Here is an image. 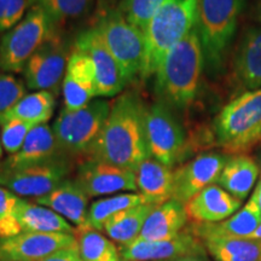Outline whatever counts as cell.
I'll use <instances>...</instances> for the list:
<instances>
[{
  "instance_id": "cb8c5ba5",
  "label": "cell",
  "mask_w": 261,
  "mask_h": 261,
  "mask_svg": "<svg viewBox=\"0 0 261 261\" xmlns=\"http://www.w3.org/2000/svg\"><path fill=\"white\" fill-rule=\"evenodd\" d=\"M136 178L138 192L146 203L160 205L172 200L173 169L158 160L151 156L144 160L137 168Z\"/></svg>"
},
{
  "instance_id": "277c9868",
  "label": "cell",
  "mask_w": 261,
  "mask_h": 261,
  "mask_svg": "<svg viewBox=\"0 0 261 261\" xmlns=\"http://www.w3.org/2000/svg\"><path fill=\"white\" fill-rule=\"evenodd\" d=\"M196 0H169L144 29L145 56L142 77L155 75L162 61L195 27Z\"/></svg>"
},
{
  "instance_id": "f1b7e54d",
  "label": "cell",
  "mask_w": 261,
  "mask_h": 261,
  "mask_svg": "<svg viewBox=\"0 0 261 261\" xmlns=\"http://www.w3.org/2000/svg\"><path fill=\"white\" fill-rule=\"evenodd\" d=\"M55 104V96L47 91L27 93L8 114L0 119V126L9 120H19L34 126L47 123L54 115Z\"/></svg>"
},
{
  "instance_id": "f35d334b",
  "label": "cell",
  "mask_w": 261,
  "mask_h": 261,
  "mask_svg": "<svg viewBox=\"0 0 261 261\" xmlns=\"http://www.w3.org/2000/svg\"><path fill=\"white\" fill-rule=\"evenodd\" d=\"M250 201H252L253 203L256 205V208L259 210L260 214H261V179H260V181L257 182L255 190H254L252 197H250Z\"/></svg>"
},
{
  "instance_id": "e0dca14e",
  "label": "cell",
  "mask_w": 261,
  "mask_h": 261,
  "mask_svg": "<svg viewBox=\"0 0 261 261\" xmlns=\"http://www.w3.org/2000/svg\"><path fill=\"white\" fill-rule=\"evenodd\" d=\"M64 108L76 110L98 97L97 76L93 62L86 54L76 48L71 50L65 69L63 84Z\"/></svg>"
},
{
  "instance_id": "4fadbf2b",
  "label": "cell",
  "mask_w": 261,
  "mask_h": 261,
  "mask_svg": "<svg viewBox=\"0 0 261 261\" xmlns=\"http://www.w3.org/2000/svg\"><path fill=\"white\" fill-rule=\"evenodd\" d=\"M74 48L86 54L93 62L98 97H114L127 86V79L116 58L93 27L84 29L74 40Z\"/></svg>"
},
{
  "instance_id": "3957f363",
  "label": "cell",
  "mask_w": 261,
  "mask_h": 261,
  "mask_svg": "<svg viewBox=\"0 0 261 261\" xmlns=\"http://www.w3.org/2000/svg\"><path fill=\"white\" fill-rule=\"evenodd\" d=\"M247 0H196L195 29L204 56V68L218 73L236 35Z\"/></svg>"
},
{
  "instance_id": "4316f807",
  "label": "cell",
  "mask_w": 261,
  "mask_h": 261,
  "mask_svg": "<svg viewBox=\"0 0 261 261\" xmlns=\"http://www.w3.org/2000/svg\"><path fill=\"white\" fill-rule=\"evenodd\" d=\"M156 205L143 203L121 211L110 217L103 225V232L120 246H126L139 237L148 215Z\"/></svg>"
},
{
  "instance_id": "8fae6325",
  "label": "cell",
  "mask_w": 261,
  "mask_h": 261,
  "mask_svg": "<svg viewBox=\"0 0 261 261\" xmlns=\"http://www.w3.org/2000/svg\"><path fill=\"white\" fill-rule=\"evenodd\" d=\"M71 169L68 158L23 168H0V185L19 197H33L35 200L67 180Z\"/></svg>"
},
{
  "instance_id": "d4e9b609",
  "label": "cell",
  "mask_w": 261,
  "mask_h": 261,
  "mask_svg": "<svg viewBox=\"0 0 261 261\" xmlns=\"http://www.w3.org/2000/svg\"><path fill=\"white\" fill-rule=\"evenodd\" d=\"M16 218L22 232L69 234L75 232L74 225L62 215L45 205L33 203L22 197L16 210Z\"/></svg>"
},
{
  "instance_id": "d6986e66",
  "label": "cell",
  "mask_w": 261,
  "mask_h": 261,
  "mask_svg": "<svg viewBox=\"0 0 261 261\" xmlns=\"http://www.w3.org/2000/svg\"><path fill=\"white\" fill-rule=\"evenodd\" d=\"M242 201L233 197L219 185H210L184 204L188 218L196 224H214L223 221L237 211Z\"/></svg>"
},
{
  "instance_id": "ee69618b",
  "label": "cell",
  "mask_w": 261,
  "mask_h": 261,
  "mask_svg": "<svg viewBox=\"0 0 261 261\" xmlns=\"http://www.w3.org/2000/svg\"><path fill=\"white\" fill-rule=\"evenodd\" d=\"M260 171H261V158H260Z\"/></svg>"
},
{
  "instance_id": "d6a6232c",
  "label": "cell",
  "mask_w": 261,
  "mask_h": 261,
  "mask_svg": "<svg viewBox=\"0 0 261 261\" xmlns=\"http://www.w3.org/2000/svg\"><path fill=\"white\" fill-rule=\"evenodd\" d=\"M169 0H122L120 10L132 24L144 32L156 11Z\"/></svg>"
},
{
  "instance_id": "2e32d148",
  "label": "cell",
  "mask_w": 261,
  "mask_h": 261,
  "mask_svg": "<svg viewBox=\"0 0 261 261\" xmlns=\"http://www.w3.org/2000/svg\"><path fill=\"white\" fill-rule=\"evenodd\" d=\"M75 243L74 234L69 233L21 232L0 237V261H40Z\"/></svg>"
},
{
  "instance_id": "4dcf8cb0",
  "label": "cell",
  "mask_w": 261,
  "mask_h": 261,
  "mask_svg": "<svg viewBox=\"0 0 261 261\" xmlns=\"http://www.w3.org/2000/svg\"><path fill=\"white\" fill-rule=\"evenodd\" d=\"M143 203H146V201L139 192H127L99 198L90 204L87 211V226L102 231L104 223L114 214Z\"/></svg>"
},
{
  "instance_id": "1f68e13d",
  "label": "cell",
  "mask_w": 261,
  "mask_h": 261,
  "mask_svg": "<svg viewBox=\"0 0 261 261\" xmlns=\"http://www.w3.org/2000/svg\"><path fill=\"white\" fill-rule=\"evenodd\" d=\"M29 8H39L60 28L69 21L86 16L92 9V0H28Z\"/></svg>"
},
{
  "instance_id": "5b68a950",
  "label": "cell",
  "mask_w": 261,
  "mask_h": 261,
  "mask_svg": "<svg viewBox=\"0 0 261 261\" xmlns=\"http://www.w3.org/2000/svg\"><path fill=\"white\" fill-rule=\"evenodd\" d=\"M215 143L225 154H246L261 142V89L246 91L214 120Z\"/></svg>"
},
{
  "instance_id": "74e56055",
  "label": "cell",
  "mask_w": 261,
  "mask_h": 261,
  "mask_svg": "<svg viewBox=\"0 0 261 261\" xmlns=\"http://www.w3.org/2000/svg\"><path fill=\"white\" fill-rule=\"evenodd\" d=\"M40 261H84L81 259L79 249H77V244L75 243L74 246L63 248V249L57 250V252L50 254V255L44 257Z\"/></svg>"
},
{
  "instance_id": "8d00e7d4",
  "label": "cell",
  "mask_w": 261,
  "mask_h": 261,
  "mask_svg": "<svg viewBox=\"0 0 261 261\" xmlns=\"http://www.w3.org/2000/svg\"><path fill=\"white\" fill-rule=\"evenodd\" d=\"M28 0H0V33L8 32L24 17Z\"/></svg>"
},
{
  "instance_id": "7402d4cb",
  "label": "cell",
  "mask_w": 261,
  "mask_h": 261,
  "mask_svg": "<svg viewBox=\"0 0 261 261\" xmlns=\"http://www.w3.org/2000/svg\"><path fill=\"white\" fill-rule=\"evenodd\" d=\"M189 220L184 204L175 200H169L156 205L148 215L138 240L142 241H169L184 231Z\"/></svg>"
},
{
  "instance_id": "7a4b0ae2",
  "label": "cell",
  "mask_w": 261,
  "mask_h": 261,
  "mask_svg": "<svg viewBox=\"0 0 261 261\" xmlns=\"http://www.w3.org/2000/svg\"><path fill=\"white\" fill-rule=\"evenodd\" d=\"M204 69V56L197 32L189 33L168 52L155 73V93L174 110L195 102Z\"/></svg>"
},
{
  "instance_id": "7bdbcfd3",
  "label": "cell",
  "mask_w": 261,
  "mask_h": 261,
  "mask_svg": "<svg viewBox=\"0 0 261 261\" xmlns=\"http://www.w3.org/2000/svg\"><path fill=\"white\" fill-rule=\"evenodd\" d=\"M3 152H4V148H3L2 140H0V160H2V158H3Z\"/></svg>"
},
{
  "instance_id": "9c48e42d",
  "label": "cell",
  "mask_w": 261,
  "mask_h": 261,
  "mask_svg": "<svg viewBox=\"0 0 261 261\" xmlns=\"http://www.w3.org/2000/svg\"><path fill=\"white\" fill-rule=\"evenodd\" d=\"M145 129L150 155L159 162L173 168L189 156L187 132L167 104L158 100L146 107Z\"/></svg>"
},
{
  "instance_id": "e575fe53",
  "label": "cell",
  "mask_w": 261,
  "mask_h": 261,
  "mask_svg": "<svg viewBox=\"0 0 261 261\" xmlns=\"http://www.w3.org/2000/svg\"><path fill=\"white\" fill-rule=\"evenodd\" d=\"M34 125L28 122L19 121V120H9L2 125V140L3 148L9 155H14L23 145L25 138L29 135Z\"/></svg>"
},
{
  "instance_id": "ba28073f",
  "label": "cell",
  "mask_w": 261,
  "mask_h": 261,
  "mask_svg": "<svg viewBox=\"0 0 261 261\" xmlns=\"http://www.w3.org/2000/svg\"><path fill=\"white\" fill-rule=\"evenodd\" d=\"M58 27L39 8H29L24 17L0 40V69L21 73L35 51Z\"/></svg>"
},
{
  "instance_id": "ab89813d",
  "label": "cell",
  "mask_w": 261,
  "mask_h": 261,
  "mask_svg": "<svg viewBox=\"0 0 261 261\" xmlns=\"http://www.w3.org/2000/svg\"><path fill=\"white\" fill-rule=\"evenodd\" d=\"M174 261H211L207 256V252L204 253H198V254H192V255H188L180 259L174 260Z\"/></svg>"
},
{
  "instance_id": "8992f818",
  "label": "cell",
  "mask_w": 261,
  "mask_h": 261,
  "mask_svg": "<svg viewBox=\"0 0 261 261\" xmlns=\"http://www.w3.org/2000/svg\"><path fill=\"white\" fill-rule=\"evenodd\" d=\"M92 27L121 65L127 83L142 77L145 56L144 32L130 23L120 8L100 11Z\"/></svg>"
},
{
  "instance_id": "ffe728a7",
  "label": "cell",
  "mask_w": 261,
  "mask_h": 261,
  "mask_svg": "<svg viewBox=\"0 0 261 261\" xmlns=\"http://www.w3.org/2000/svg\"><path fill=\"white\" fill-rule=\"evenodd\" d=\"M233 70L244 89H261V24L250 25L242 33L234 50Z\"/></svg>"
},
{
  "instance_id": "9a60e30c",
  "label": "cell",
  "mask_w": 261,
  "mask_h": 261,
  "mask_svg": "<svg viewBox=\"0 0 261 261\" xmlns=\"http://www.w3.org/2000/svg\"><path fill=\"white\" fill-rule=\"evenodd\" d=\"M125 261H174L192 254L207 252L204 244L190 228L169 241H136L120 246Z\"/></svg>"
},
{
  "instance_id": "b9f144b4",
  "label": "cell",
  "mask_w": 261,
  "mask_h": 261,
  "mask_svg": "<svg viewBox=\"0 0 261 261\" xmlns=\"http://www.w3.org/2000/svg\"><path fill=\"white\" fill-rule=\"evenodd\" d=\"M250 238H252V240H259V241H261V223H260L259 226H257V228L255 230V232H254L252 236H250Z\"/></svg>"
},
{
  "instance_id": "52a82bcc",
  "label": "cell",
  "mask_w": 261,
  "mask_h": 261,
  "mask_svg": "<svg viewBox=\"0 0 261 261\" xmlns=\"http://www.w3.org/2000/svg\"><path fill=\"white\" fill-rule=\"evenodd\" d=\"M110 108L112 104L106 99H94L76 110L63 108L52 126L62 151L69 158L86 159L109 116Z\"/></svg>"
},
{
  "instance_id": "30bf717a",
  "label": "cell",
  "mask_w": 261,
  "mask_h": 261,
  "mask_svg": "<svg viewBox=\"0 0 261 261\" xmlns=\"http://www.w3.org/2000/svg\"><path fill=\"white\" fill-rule=\"evenodd\" d=\"M70 54L69 41L57 28L25 64L23 73L28 89L56 96L62 89Z\"/></svg>"
},
{
  "instance_id": "5bb4252c",
  "label": "cell",
  "mask_w": 261,
  "mask_h": 261,
  "mask_svg": "<svg viewBox=\"0 0 261 261\" xmlns=\"http://www.w3.org/2000/svg\"><path fill=\"white\" fill-rule=\"evenodd\" d=\"M74 180L90 198L121 191H138L136 172L99 160L85 159L81 161Z\"/></svg>"
},
{
  "instance_id": "6da1fadb",
  "label": "cell",
  "mask_w": 261,
  "mask_h": 261,
  "mask_svg": "<svg viewBox=\"0 0 261 261\" xmlns=\"http://www.w3.org/2000/svg\"><path fill=\"white\" fill-rule=\"evenodd\" d=\"M146 106L137 92L127 91L114 100L100 135L86 159L136 172L150 158L145 129Z\"/></svg>"
},
{
  "instance_id": "836d02e7",
  "label": "cell",
  "mask_w": 261,
  "mask_h": 261,
  "mask_svg": "<svg viewBox=\"0 0 261 261\" xmlns=\"http://www.w3.org/2000/svg\"><path fill=\"white\" fill-rule=\"evenodd\" d=\"M21 197L0 185V237H11L22 232L16 218Z\"/></svg>"
},
{
  "instance_id": "7c38bea8",
  "label": "cell",
  "mask_w": 261,
  "mask_h": 261,
  "mask_svg": "<svg viewBox=\"0 0 261 261\" xmlns=\"http://www.w3.org/2000/svg\"><path fill=\"white\" fill-rule=\"evenodd\" d=\"M228 158L225 152L205 151L175 168L173 200L185 204L203 189L217 182Z\"/></svg>"
},
{
  "instance_id": "f6af8a7d",
  "label": "cell",
  "mask_w": 261,
  "mask_h": 261,
  "mask_svg": "<svg viewBox=\"0 0 261 261\" xmlns=\"http://www.w3.org/2000/svg\"><path fill=\"white\" fill-rule=\"evenodd\" d=\"M122 261H125V260H122Z\"/></svg>"
},
{
  "instance_id": "f546056e",
  "label": "cell",
  "mask_w": 261,
  "mask_h": 261,
  "mask_svg": "<svg viewBox=\"0 0 261 261\" xmlns=\"http://www.w3.org/2000/svg\"><path fill=\"white\" fill-rule=\"evenodd\" d=\"M74 237L84 261H122L115 242L96 228L75 227Z\"/></svg>"
},
{
  "instance_id": "484cf974",
  "label": "cell",
  "mask_w": 261,
  "mask_h": 261,
  "mask_svg": "<svg viewBox=\"0 0 261 261\" xmlns=\"http://www.w3.org/2000/svg\"><path fill=\"white\" fill-rule=\"evenodd\" d=\"M259 174L260 167L253 158L246 154L232 155L225 163L217 182L233 197L243 201L249 195Z\"/></svg>"
},
{
  "instance_id": "ac0fdd59",
  "label": "cell",
  "mask_w": 261,
  "mask_h": 261,
  "mask_svg": "<svg viewBox=\"0 0 261 261\" xmlns=\"http://www.w3.org/2000/svg\"><path fill=\"white\" fill-rule=\"evenodd\" d=\"M67 158L69 159V156L62 151L52 127L47 123H42L33 127L22 148L16 154L10 155L2 163L0 168H23Z\"/></svg>"
},
{
  "instance_id": "d590c367",
  "label": "cell",
  "mask_w": 261,
  "mask_h": 261,
  "mask_svg": "<svg viewBox=\"0 0 261 261\" xmlns=\"http://www.w3.org/2000/svg\"><path fill=\"white\" fill-rule=\"evenodd\" d=\"M25 86L14 75L0 74V119L25 96Z\"/></svg>"
},
{
  "instance_id": "603a6c76",
  "label": "cell",
  "mask_w": 261,
  "mask_h": 261,
  "mask_svg": "<svg viewBox=\"0 0 261 261\" xmlns=\"http://www.w3.org/2000/svg\"><path fill=\"white\" fill-rule=\"evenodd\" d=\"M261 223V214L252 201H248L230 218L214 224H194L189 227L200 240L204 237L250 238Z\"/></svg>"
},
{
  "instance_id": "60d3db41",
  "label": "cell",
  "mask_w": 261,
  "mask_h": 261,
  "mask_svg": "<svg viewBox=\"0 0 261 261\" xmlns=\"http://www.w3.org/2000/svg\"><path fill=\"white\" fill-rule=\"evenodd\" d=\"M254 18L257 22V24H261V0L257 2L255 6V11H254Z\"/></svg>"
},
{
  "instance_id": "83f0119b",
  "label": "cell",
  "mask_w": 261,
  "mask_h": 261,
  "mask_svg": "<svg viewBox=\"0 0 261 261\" xmlns=\"http://www.w3.org/2000/svg\"><path fill=\"white\" fill-rule=\"evenodd\" d=\"M207 253L215 261H261V241L252 238L204 237Z\"/></svg>"
},
{
  "instance_id": "44dd1931",
  "label": "cell",
  "mask_w": 261,
  "mask_h": 261,
  "mask_svg": "<svg viewBox=\"0 0 261 261\" xmlns=\"http://www.w3.org/2000/svg\"><path fill=\"white\" fill-rule=\"evenodd\" d=\"M90 197L74 179L68 178L47 195L35 198V203L55 211L75 227L87 225Z\"/></svg>"
}]
</instances>
